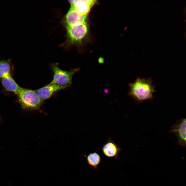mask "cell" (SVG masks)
Wrapping results in <instances>:
<instances>
[{
	"instance_id": "8992f818",
	"label": "cell",
	"mask_w": 186,
	"mask_h": 186,
	"mask_svg": "<svg viewBox=\"0 0 186 186\" xmlns=\"http://www.w3.org/2000/svg\"><path fill=\"white\" fill-rule=\"evenodd\" d=\"M69 86H62L50 83L38 89L35 90L40 99L43 101L48 99L57 92L69 87Z\"/></svg>"
},
{
	"instance_id": "3957f363",
	"label": "cell",
	"mask_w": 186,
	"mask_h": 186,
	"mask_svg": "<svg viewBox=\"0 0 186 186\" xmlns=\"http://www.w3.org/2000/svg\"><path fill=\"white\" fill-rule=\"evenodd\" d=\"M51 67L53 75V79L50 83L62 86H70L73 75L80 70L79 68H75L69 71L63 70L59 67L57 63H51Z\"/></svg>"
},
{
	"instance_id": "30bf717a",
	"label": "cell",
	"mask_w": 186,
	"mask_h": 186,
	"mask_svg": "<svg viewBox=\"0 0 186 186\" xmlns=\"http://www.w3.org/2000/svg\"><path fill=\"white\" fill-rule=\"evenodd\" d=\"M2 81L3 85L6 90L13 92L17 95L22 88L15 81L11 75L2 79Z\"/></svg>"
},
{
	"instance_id": "ba28073f",
	"label": "cell",
	"mask_w": 186,
	"mask_h": 186,
	"mask_svg": "<svg viewBox=\"0 0 186 186\" xmlns=\"http://www.w3.org/2000/svg\"><path fill=\"white\" fill-rule=\"evenodd\" d=\"M72 7L81 14L87 15L95 2L93 0H76L69 1Z\"/></svg>"
},
{
	"instance_id": "7c38bea8",
	"label": "cell",
	"mask_w": 186,
	"mask_h": 186,
	"mask_svg": "<svg viewBox=\"0 0 186 186\" xmlns=\"http://www.w3.org/2000/svg\"><path fill=\"white\" fill-rule=\"evenodd\" d=\"M87 159L89 165L95 169H97L101 160L100 155L96 152L89 154L87 157Z\"/></svg>"
},
{
	"instance_id": "277c9868",
	"label": "cell",
	"mask_w": 186,
	"mask_h": 186,
	"mask_svg": "<svg viewBox=\"0 0 186 186\" xmlns=\"http://www.w3.org/2000/svg\"><path fill=\"white\" fill-rule=\"evenodd\" d=\"M66 28L68 41L72 44L82 40L88 32L87 25L85 22L67 27Z\"/></svg>"
},
{
	"instance_id": "7a4b0ae2",
	"label": "cell",
	"mask_w": 186,
	"mask_h": 186,
	"mask_svg": "<svg viewBox=\"0 0 186 186\" xmlns=\"http://www.w3.org/2000/svg\"><path fill=\"white\" fill-rule=\"evenodd\" d=\"M17 95L21 107L25 110H37L43 103L35 90L22 88Z\"/></svg>"
},
{
	"instance_id": "6da1fadb",
	"label": "cell",
	"mask_w": 186,
	"mask_h": 186,
	"mask_svg": "<svg viewBox=\"0 0 186 186\" xmlns=\"http://www.w3.org/2000/svg\"><path fill=\"white\" fill-rule=\"evenodd\" d=\"M129 85V95L138 103L153 99L155 87L151 78L138 77Z\"/></svg>"
},
{
	"instance_id": "5b68a950",
	"label": "cell",
	"mask_w": 186,
	"mask_h": 186,
	"mask_svg": "<svg viewBox=\"0 0 186 186\" xmlns=\"http://www.w3.org/2000/svg\"><path fill=\"white\" fill-rule=\"evenodd\" d=\"M170 132L177 138V144L182 146H185V118L181 119L175 122L172 127Z\"/></svg>"
},
{
	"instance_id": "9c48e42d",
	"label": "cell",
	"mask_w": 186,
	"mask_h": 186,
	"mask_svg": "<svg viewBox=\"0 0 186 186\" xmlns=\"http://www.w3.org/2000/svg\"><path fill=\"white\" fill-rule=\"evenodd\" d=\"M87 15L80 13L72 7L67 13L65 18L66 27L85 22Z\"/></svg>"
},
{
	"instance_id": "52a82bcc",
	"label": "cell",
	"mask_w": 186,
	"mask_h": 186,
	"mask_svg": "<svg viewBox=\"0 0 186 186\" xmlns=\"http://www.w3.org/2000/svg\"><path fill=\"white\" fill-rule=\"evenodd\" d=\"M102 150L106 157L116 159L121 149L113 139L110 138L102 146Z\"/></svg>"
},
{
	"instance_id": "8fae6325",
	"label": "cell",
	"mask_w": 186,
	"mask_h": 186,
	"mask_svg": "<svg viewBox=\"0 0 186 186\" xmlns=\"http://www.w3.org/2000/svg\"><path fill=\"white\" fill-rule=\"evenodd\" d=\"M10 60L0 61V78L1 79L11 75L12 68Z\"/></svg>"
}]
</instances>
